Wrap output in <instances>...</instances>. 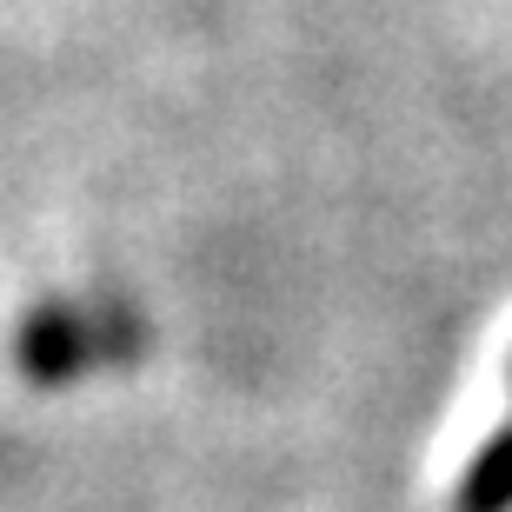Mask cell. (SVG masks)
I'll use <instances>...</instances> for the list:
<instances>
[{
	"label": "cell",
	"mask_w": 512,
	"mask_h": 512,
	"mask_svg": "<svg viewBox=\"0 0 512 512\" xmlns=\"http://www.w3.org/2000/svg\"><path fill=\"white\" fill-rule=\"evenodd\" d=\"M20 366L34 386H60L87 366V326L67 306H40L34 320L20 326Z\"/></svg>",
	"instance_id": "1"
},
{
	"label": "cell",
	"mask_w": 512,
	"mask_h": 512,
	"mask_svg": "<svg viewBox=\"0 0 512 512\" xmlns=\"http://www.w3.org/2000/svg\"><path fill=\"white\" fill-rule=\"evenodd\" d=\"M453 512H512V426H499L459 473Z\"/></svg>",
	"instance_id": "2"
}]
</instances>
